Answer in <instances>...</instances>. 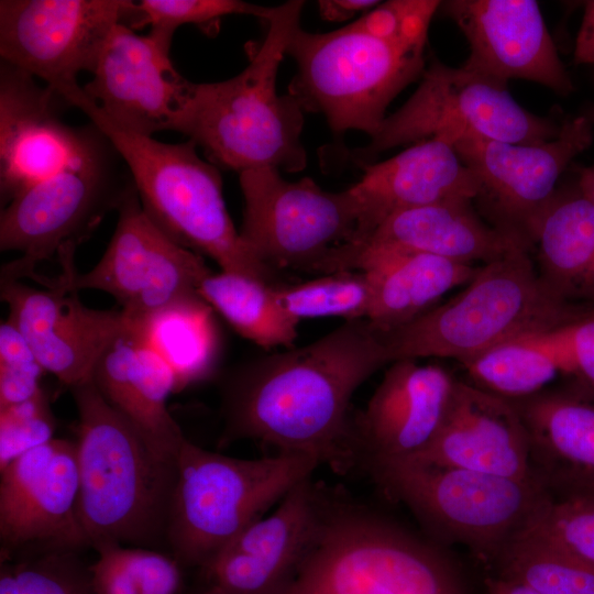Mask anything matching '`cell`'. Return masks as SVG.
Instances as JSON below:
<instances>
[{
    "instance_id": "6da1fadb",
    "label": "cell",
    "mask_w": 594,
    "mask_h": 594,
    "mask_svg": "<svg viewBox=\"0 0 594 594\" xmlns=\"http://www.w3.org/2000/svg\"><path fill=\"white\" fill-rule=\"evenodd\" d=\"M386 364L382 333L367 319L248 362L224 385L221 441L251 439L346 471L359 460L351 398Z\"/></svg>"
},
{
    "instance_id": "7a4b0ae2",
    "label": "cell",
    "mask_w": 594,
    "mask_h": 594,
    "mask_svg": "<svg viewBox=\"0 0 594 594\" xmlns=\"http://www.w3.org/2000/svg\"><path fill=\"white\" fill-rule=\"evenodd\" d=\"M440 6L391 0L336 31L299 28L287 47L297 66L288 94L305 112L322 114L334 134L355 130L372 138L392 100L421 78L429 26Z\"/></svg>"
},
{
    "instance_id": "3957f363",
    "label": "cell",
    "mask_w": 594,
    "mask_h": 594,
    "mask_svg": "<svg viewBox=\"0 0 594 594\" xmlns=\"http://www.w3.org/2000/svg\"><path fill=\"white\" fill-rule=\"evenodd\" d=\"M305 2L275 7L267 31L248 66L222 81L193 82L173 131L188 136L217 167L238 174L257 168L297 173L307 165L301 143L304 109L276 79Z\"/></svg>"
},
{
    "instance_id": "277c9868",
    "label": "cell",
    "mask_w": 594,
    "mask_h": 594,
    "mask_svg": "<svg viewBox=\"0 0 594 594\" xmlns=\"http://www.w3.org/2000/svg\"><path fill=\"white\" fill-rule=\"evenodd\" d=\"M70 392L78 411V509L89 547L167 549L177 455L150 442L91 380Z\"/></svg>"
},
{
    "instance_id": "5b68a950",
    "label": "cell",
    "mask_w": 594,
    "mask_h": 594,
    "mask_svg": "<svg viewBox=\"0 0 594 594\" xmlns=\"http://www.w3.org/2000/svg\"><path fill=\"white\" fill-rule=\"evenodd\" d=\"M65 96L111 141L143 210L165 234L209 256L221 271L273 284L274 273L254 256L230 218L219 168L199 156L194 141L166 143L123 131L100 112L80 85Z\"/></svg>"
},
{
    "instance_id": "8992f818",
    "label": "cell",
    "mask_w": 594,
    "mask_h": 594,
    "mask_svg": "<svg viewBox=\"0 0 594 594\" xmlns=\"http://www.w3.org/2000/svg\"><path fill=\"white\" fill-rule=\"evenodd\" d=\"M590 309L554 297L542 284L530 250L517 246L481 265L444 304L381 333L389 364L421 358L462 363L516 336L565 324Z\"/></svg>"
},
{
    "instance_id": "52a82bcc",
    "label": "cell",
    "mask_w": 594,
    "mask_h": 594,
    "mask_svg": "<svg viewBox=\"0 0 594 594\" xmlns=\"http://www.w3.org/2000/svg\"><path fill=\"white\" fill-rule=\"evenodd\" d=\"M277 594H469L436 546L326 494L315 538Z\"/></svg>"
},
{
    "instance_id": "ba28073f",
    "label": "cell",
    "mask_w": 594,
    "mask_h": 594,
    "mask_svg": "<svg viewBox=\"0 0 594 594\" xmlns=\"http://www.w3.org/2000/svg\"><path fill=\"white\" fill-rule=\"evenodd\" d=\"M375 481L439 539L495 563L553 498L538 482L409 458L363 461Z\"/></svg>"
},
{
    "instance_id": "9c48e42d",
    "label": "cell",
    "mask_w": 594,
    "mask_h": 594,
    "mask_svg": "<svg viewBox=\"0 0 594 594\" xmlns=\"http://www.w3.org/2000/svg\"><path fill=\"white\" fill-rule=\"evenodd\" d=\"M176 464L167 550L184 566L199 569L319 465L293 453L232 458L187 438Z\"/></svg>"
},
{
    "instance_id": "30bf717a",
    "label": "cell",
    "mask_w": 594,
    "mask_h": 594,
    "mask_svg": "<svg viewBox=\"0 0 594 594\" xmlns=\"http://www.w3.org/2000/svg\"><path fill=\"white\" fill-rule=\"evenodd\" d=\"M241 238L270 271L331 274L360 244V206L350 188L329 191L314 179L284 178L265 167L239 174Z\"/></svg>"
},
{
    "instance_id": "8fae6325",
    "label": "cell",
    "mask_w": 594,
    "mask_h": 594,
    "mask_svg": "<svg viewBox=\"0 0 594 594\" xmlns=\"http://www.w3.org/2000/svg\"><path fill=\"white\" fill-rule=\"evenodd\" d=\"M560 130L552 120L522 108L507 84L433 58L409 99L349 157L361 167L382 152L429 139L452 146L462 139L537 143L556 138Z\"/></svg>"
},
{
    "instance_id": "7c38bea8",
    "label": "cell",
    "mask_w": 594,
    "mask_h": 594,
    "mask_svg": "<svg viewBox=\"0 0 594 594\" xmlns=\"http://www.w3.org/2000/svg\"><path fill=\"white\" fill-rule=\"evenodd\" d=\"M132 185L108 139L90 155L16 194L1 206L0 250L21 256L2 266L0 280H36V265L89 239L105 216L118 210Z\"/></svg>"
},
{
    "instance_id": "4fadbf2b",
    "label": "cell",
    "mask_w": 594,
    "mask_h": 594,
    "mask_svg": "<svg viewBox=\"0 0 594 594\" xmlns=\"http://www.w3.org/2000/svg\"><path fill=\"white\" fill-rule=\"evenodd\" d=\"M593 123L584 116L568 119L559 134L537 143L462 139L453 147L474 175V199L492 226L531 251L534 229L556 195L569 164L593 142ZM473 201V202H474Z\"/></svg>"
},
{
    "instance_id": "5bb4252c",
    "label": "cell",
    "mask_w": 594,
    "mask_h": 594,
    "mask_svg": "<svg viewBox=\"0 0 594 594\" xmlns=\"http://www.w3.org/2000/svg\"><path fill=\"white\" fill-rule=\"evenodd\" d=\"M132 0H1V62L58 95L91 73L112 30L129 25Z\"/></svg>"
},
{
    "instance_id": "9a60e30c",
    "label": "cell",
    "mask_w": 594,
    "mask_h": 594,
    "mask_svg": "<svg viewBox=\"0 0 594 594\" xmlns=\"http://www.w3.org/2000/svg\"><path fill=\"white\" fill-rule=\"evenodd\" d=\"M117 212L116 229L105 253L92 268L73 276V287L111 295L130 320L198 296L201 282L211 271L202 255L175 242L150 219L134 184Z\"/></svg>"
},
{
    "instance_id": "2e32d148",
    "label": "cell",
    "mask_w": 594,
    "mask_h": 594,
    "mask_svg": "<svg viewBox=\"0 0 594 594\" xmlns=\"http://www.w3.org/2000/svg\"><path fill=\"white\" fill-rule=\"evenodd\" d=\"M0 471L2 558L89 547L79 518L75 441L53 438Z\"/></svg>"
},
{
    "instance_id": "e0dca14e",
    "label": "cell",
    "mask_w": 594,
    "mask_h": 594,
    "mask_svg": "<svg viewBox=\"0 0 594 594\" xmlns=\"http://www.w3.org/2000/svg\"><path fill=\"white\" fill-rule=\"evenodd\" d=\"M70 107L53 88L4 62L0 64L1 206L23 189L53 177L106 141L92 122L68 124Z\"/></svg>"
},
{
    "instance_id": "ac0fdd59",
    "label": "cell",
    "mask_w": 594,
    "mask_h": 594,
    "mask_svg": "<svg viewBox=\"0 0 594 594\" xmlns=\"http://www.w3.org/2000/svg\"><path fill=\"white\" fill-rule=\"evenodd\" d=\"M74 264L55 278L43 277L42 288L21 280H0L8 318L28 341L45 372L69 389L91 380L95 366L109 344L130 321L119 310L85 306L72 285Z\"/></svg>"
},
{
    "instance_id": "d6986e66",
    "label": "cell",
    "mask_w": 594,
    "mask_h": 594,
    "mask_svg": "<svg viewBox=\"0 0 594 594\" xmlns=\"http://www.w3.org/2000/svg\"><path fill=\"white\" fill-rule=\"evenodd\" d=\"M90 74L82 89L100 112L144 136L173 131L190 85L174 67L169 46L124 23L114 26Z\"/></svg>"
},
{
    "instance_id": "ffe728a7",
    "label": "cell",
    "mask_w": 594,
    "mask_h": 594,
    "mask_svg": "<svg viewBox=\"0 0 594 594\" xmlns=\"http://www.w3.org/2000/svg\"><path fill=\"white\" fill-rule=\"evenodd\" d=\"M440 8L469 43L464 68L505 84L525 79L563 96L573 91L537 1L450 0Z\"/></svg>"
},
{
    "instance_id": "44dd1931",
    "label": "cell",
    "mask_w": 594,
    "mask_h": 594,
    "mask_svg": "<svg viewBox=\"0 0 594 594\" xmlns=\"http://www.w3.org/2000/svg\"><path fill=\"white\" fill-rule=\"evenodd\" d=\"M326 493L311 476L277 508L243 529L200 571L219 594H277L292 579L317 532Z\"/></svg>"
},
{
    "instance_id": "7402d4cb",
    "label": "cell",
    "mask_w": 594,
    "mask_h": 594,
    "mask_svg": "<svg viewBox=\"0 0 594 594\" xmlns=\"http://www.w3.org/2000/svg\"><path fill=\"white\" fill-rule=\"evenodd\" d=\"M455 383L440 365L392 362L354 420L359 459L407 458L422 451L446 419Z\"/></svg>"
},
{
    "instance_id": "603a6c76",
    "label": "cell",
    "mask_w": 594,
    "mask_h": 594,
    "mask_svg": "<svg viewBox=\"0 0 594 594\" xmlns=\"http://www.w3.org/2000/svg\"><path fill=\"white\" fill-rule=\"evenodd\" d=\"M407 458L537 481L527 432L515 404L459 380L439 432L422 451Z\"/></svg>"
},
{
    "instance_id": "cb8c5ba5",
    "label": "cell",
    "mask_w": 594,
    "mask_h": 594,
    "mask_svg": "<svg viewBox=\"0 0 594 594\" xmlns=\"http://www.w3.org/2000/svg\"><path fill=\"white\" fill-rule=\"evenodd\" d=\"M361 168V179L349 187L360 206L359 246L399 211L447 199L474 201L477 195L474 175L454 147L438 139L411 144L388 160Z\"/></svg>"
},
{
    "instance_id": "d4e9b609",
    "label": "cell",
    "mask_w": 594,
    "mask_h": 594,
    "mask_svg": "<svg viewBox=\"0 0 594 594\" xmlns=\"http://www.w3.org/2000/svg\"><path fill=\"white\" fill-rule=\"evenodd\" d=\"M522 419L535 479L553 499L594 497V397L544 389L513 402Z\"/></svg>"
},
{
    "instance_id": "484cf974",
    "label": "cell",
    "mask_w": 594,
    "mask_h": 594,
    "mask_svg": "<svg viewBox=\"0 0 594 594\" xmlns=\"http://www.w3.org/2000/svg\"><path fill=\"white\" fill-rule=\"evenodd\" d=\"M91 381L103 398L160 449L177 455L186 437L167 409L176 380L131 323L105 350Z\"/></svg>"
},
{
    "instance_id": "4316f807",
    "label": "cell",
    "mask_w": 594,
    "mask_h": 594,
    "mask_svg": "<svg viewBox=\"0 0 594 594\" xmlns=\"http://www.w3.org/2000/svg\"><path fill=\"white\" fill-rule=\"evenodd\" d=\"M480 266L431 254L364 246L350 270L366 273L371 285L367 320L381 332L394 330L425 311L451 289L464 286Z\"/></svg>"
},
{
    "instance_id": "83f0119b",
    "label": "cell",
    "mask_w": 594,
    "mask_h": 594,
    "mask_svg": "<svg viewBox=\"0 0 594 594\" xmlns=\"http://www.w3.org/2000/svg\"><path fill=\"white\" fill-rule=\"evenodd\" d=\"M364 246L407 250L484 265L526 245L485 222L473 200L455 198L391 216L354 251Z\"/></svg>"
},
{
    "instance_id": "f1b7e54d",
    "label": "cell",
    "mask_w": 594,
    "mask_h": 594,
    "mask_svg": "<svg viewBox=\"0 0 594 594\" xmlns=\"http://www.w3.org/2000/svg\"><path fill=\"white\" fill-rule=\"evenodd\" d=\"M531 250L554 297L594 308V206L579 189L556 193L534 229Z\"/></svg>"
},
{
    "instance_id": "f546056e",
    "label": "cell",
    "mask_w": 594,
    "mask_h": 594,
    "mask_svg": "<svg viewBox=\"0 0 594 594\" xmlns=\"http://www.w3.org/2000/svg\"><path fill=\"white\" fill-rule=\"evenodd\" d=\"M563 326L516 336L462 362L469 383L516 402L543 392L559 374L573 375Z\"/></svg>"
},
{
    "instance_id": "4dcf8cb0",
    "label": "cell",
    "mask_w": 594,
    "mask_h": 594,
    "mask_svg": "<svg viewBox=\"0 0 594 594\" xmlns=\"http://www.w3.org/2000/svg\"><path fill=\"white\" fill-rule=\"evenodd\" d=\"M211 312L198 295L129 319L132 329L170 369L177 392L205 378L213 367L218 339Z\"/></svg>"
},
{
    "instance_id": "1f68e13d",
    "label": "cell",
    "mask_w": 594,
    "mask_h": 594,
    "mask_svg": "<svg viewBox=\"0 0 594 594\" xmlns=\"http://www.w3.org/2000/svg\"><path fill=\"white\" fill-rule=\"evenodd\" d=\"M198 294L243 338L264 348H289L299 321L278 302L275 285L249 275L210 273Z\"/></svg>"
},
{
    "instance_id": "d6a6232c",
    "label": "cell",
    "mask_w": 594,
    "mask_h": 594,
    "mask_svg": "<svg viewBox=\"0 0 594 594\" xmlns=\"http://www.w3.org/2000/svg\"><path fill=\"white\" fill-rule=\"evenodd\" d=\"M495 575L539 594H594V566L536 536L521 532L501 553Z\"/></svg>"
},
{
    "instance_id": "836d02e7",
    "label": "cell",
    "mask_w": 594,
    "mask_h": 594,
    "mask_svg": "<svg viewBox=\"0 0 594 594\" xmlns=\"http://www.w3.org/2000/svg\"><path fill=\"white\" fill-rule=\"evenodd\" d=\"M278 302L295 320L341 317L346 321L367 319L371 308V285L363 271H340L318 278L275 285Z\"/></svg>"
},
{
    "instance_id": "e575fe53",
    "label": "cell",
    "mask_w": 594,
    "mask_h": 594,
    "mask_svg": "<svg viewBox=\"0 0 594 594\" xmlns=\"http://www.w3.org/2000/svg\"><path fill=\"white\" fill-rule=\"evenodd\" d=\"M0 594H96L78 552L2 558Z\"/></svg>"
},
{
    "instance_id": "d590c367",
    "label": "cell",
    "mask_w": 594,
    "mask_h": 594,
    "mask_svg": "<svg viewBox=\"0 0 594 594\" xmlns=\"http://www.w3.org/2000/svg\"><path fill=\"white\" fill-rule=\"evenodd\" d=\"M275 7H263L240 0H141L135 1L129 28L150 26V34L172 47L179 26L191 24L210 31L221 18L233 14L252 15L270 21Z\"/></svg>"
},
{
    "instance_id": "8d00e7d4",
    "label": "cell",
    "mask_w": 594,
    "mask_h": 594,
    "mask_svg": "<svg viewBox=\"0 0 594 594\" xmlns=\"http://www.w3.org/2000/svg\"><path fill=\"white\" fill-rule=\"evenodd\" d=\"M522 532L594 566V497L552 499Z\"/></svg>"
},
{
    "instance_id": "74e56055",
    "label": "cell",
    "mask_w": 594,
    "mask_h": 594,
    "mask_svg": "<svg viewBox=\"0 0 594 594\" xmlns=\"http://www.w3.org/2000/svg\"><path fill=\"white\" fill-rule=\"evenodd\" d=\"M55 419L42 389L22 403L0 408V468L54 437Z\"/></svg>"
},
{
    "instance_id": "f35d334b",
    "label": "cell",
    "mask_w": 594,
    "mask_h": 594,
    "mask_svg": "<svg viewBox=\"0 0 594 594\" xmlns=\"http://www.w3.org/2000/svg\"><path fill=\"white\" fill-rule=\"evenodd\" d=\"M44 373L25 338L7 318L0 324V408L37 395Z\"/></svg>"
},
{
    "instance_id": "ab89813d",
    "label": "cell",
    "mask_w": 594,
    "mask_h": 594,
    "mask_svg": "<svg viewBox=\"0 0 594 594\" xmlns=\"http://www.w3.org/2000/svg\"><path fill=\"white\" fill-rule=\"evenodd\" d=\"M140 594H180L183 564L170 553L144 547H118Z\"/></svg>"
},
{
    "instance_id": "60d3db41",
    "label": "cell",
    "mask_w": 594,
    "mask_h": 594,
    "mask_svg": "<svg viewBox=\"0 0 594 594\" xmlns=\"http://www.w3.org/2000/svg\"><path fill=\"white\" fill-rule=\"evenodd\" d=\"M573 375L594 392V308L563 326Z\"/></svg>"
},
{
    "instance_id": "b9f144b4",
    "label": "cell",
    "mask_w": 594,
    "mask_h": 594,
    "mask_svg": "<svg viewBox=\"0 0 594 594\" xmlns=\"http://www.w3.org/2000/svg\"><path fill=\"white\" fill-rule=\"evenodd\" d=\"M105 546L97 549L98 558L89 565L92 587L96 594H140L118 547Z\"/></svg>"
},
{
    "instance_id": "7bdbcfd3",
    "label": "cell",
    "mask_w": 594,
    "mask_h": 594,
    "mask_svg": "<svg viewBox=\"0 0 594 594\" xmlns=\"http://www.w3.org/2000/svg\"><path fill=\"white\" fill-rule=\"evenodd\" d=\"M574 63L594 66V0L586 1L575 38Z\"/></svg>"
},
{
    "instance_id": "ee69618b",
    "label": "cell",
    "mask_w": 594,
    "mask_h": 594,
    "mask_svg": "<svg viewBox=\"0 0 594 594\" xmlns=\"http://www.w3.org/2000/svg\"><path fill=\"white\" fill-rule=\"evenodd\" d=\"M380 4L374 0H320L318 9L321 18L329 22H344L358 13L367 12Z\"/></svg>"
},
{
    "instance_id": "f6af8a7d",
    "label": "cell",
    "mask_w": 594,
    "mask_h": 594,
    "mask_svg": "<svg viewBox=\"0 0 594 594\" xmlns=\"http://www.w3.org/2000/svg\"><path fill=\"white\" fill-rule=\"evenodd\" d=\"M487 594H539L530 587L495 574L485 579Z\"/></svg>"
},
{
    "instance_id": "bcb514c9",
    "label": "cell",
    "mask_w": 594,
    "mask_h": 594,
    "mask_svg": "<svg viewBox=\"0 0 594 594\" xmlns=\"http://www.w3.org/2000/svg\"><path fill=\"white\" fill-rule=\"evenodd\" d=\"M578 189L594 206V165L580 170Z\"/></svg>"
},
{
    "instance_id": "7dc6e473",
    "label": "cell",
    "mask_w": 594,
    "mask_h": 594,
    "mask_svg": "<svg viewBox=\"0 0 594 594\" xmlns=\"http://www.w3.org/2000/svg\"><path fill=\"white\" fill-rule=\"evenodd\" d=\"M583 114L593 123L594 125V106H590L584 110Z\"/></svg>"
},
{
    "instance_id": "c3c4849f",
    "label": "cell",
    "mask_w": 594,
    "mask_h": 594,
    "mask_svg": "<svg viewBox=\"0 0 594 594\" xmlns=\"http://www.w3.org/2000/svg\"><path fill=\"white\" fill-rule=\"evenodd\" d=\"M197 594H219L218 592H216L215 590L210 588V587H205L204 590H201L199 593Z\"/></svg>"
}]
</instances>
